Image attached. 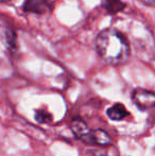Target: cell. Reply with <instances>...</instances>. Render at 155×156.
<instances>
[{
    "label": "cell",
    "instance_id": "cell-1",
    "mask_svg": "<svg viewBox=\"0 0 155 156\" xmlns=\"http://www.w3.org/2000/svg\"><path fill=\"white\" fill-rule=\"evenodd\" d=\"M95 48L98 55L110 65H122L130 58L131 47L128 38L114 28H106L98 33Z\"/></svg>",
    "mask_w": 155,
    "mask_h": 156
},
{
    "label": "cell",
    "instance_id": "cell-8",
    "mask_svg": "<svg viewBox=\"0 0 155 156\" xmlns=\"http://www.w3.org/2000/svg\"><path fill=\"white\" fill-rule=\"evenodd\" d=\"M100 4L101 8L110 15H115L122 12L125 8V4L121 0H100Z\"/></svg>",
    "mask_w": 155,
    "mask_h": 156
},
{
    "label": "cell",
    "instance_id": "cell-5",
    "mask_svg": "<svg viewBox=\"0 0 155 156\" xmlns=\"http://www.w3.org/2000/svg\"><path fill=\"white\" fill-rule=\"evenodd\" d=\"M1 41L3 48H6V50L12 51L15 48V43H16V34L11 29L10 27L2 23L1 27Z\"/></svg>",
    "mask_w": 155,
    "mask_h": 156
},
{
    "label": "cell",
    "instance_id": "cell-2",
    "mask_svg": "<svg viewBox=\"0 0 155 156\" xmlns=\"http://www.w3.org/2000/svg\"><path fill=\"white\" fill-rule=\"evenodd\" d=\"M132 101L140 111L155 107V93L145 88H136L132 94Z\"/></svg>",
    "mask_w": 155,
    "mask_h": 156
},
{
    "label": "cell",
    "instance_id": "cell-3",
    "mask_svg": "<svg viewBox=\"0 0 155 156\" xmlns=\"http://www.w3.org/2000/svg\"><path fill=\"white\" fill-rule=\"evenodd\" d=\"M54 0H25L23 9L32 14H47L53 10Z\"/></svg>",
    "mask_w": 155,
    "mask_h": 156
},
{
    "label": "cell",
    "instance_id": "cell-4",
    "mask_svg": "<svg viewBox=\"0 0 155 156\" xmlns=\"http://www.w3.org/2000/svg\"><path fill=\"white\" fill-rule=\"evenodd\" d=\"M70 129L73 135L78 139L82 140L83 142L90 144H91V136H93V129H89V126L81 119H73L70 122Z\"/></svg>",
    "mask_w": 155,
    "mask_h": 156
},
{
    "label": "cell",
    "instance_id": "cell-6",
    "mask_svg": "<svg viewBox=\"0 0 155 156\" xmlns=\"http://www.w3.org/2000/svg\"><path fill=\"white\" fill-rule=\"evenodd\" d=\"M106 115L110 118L111 120H114V121H120V120H123L124 118H126L130 113L126 111V108L124 107L123 104L121 103H116V104L112 105L111 107H108L107 111H106Z\"/></svg>",
    "mask_w": 155,
    "mask_h": 156
},
{
    "label": "cell",
    "instance_id": "cell-7",
    "mask_svg": "<svg viewBox=\"0 0 155 156\" xmlns=\"http://www.w3.org/2000/svg\"><path fill=\"white\" fill-rule=\"evenodd\" d=\"M113 144V140L111 138V136L107 134V132H105L104 129H93V136H91V144H96V146H111Z\"/></svg>",
    "mask_w": 155,
    "mask_h": 156
},
{
    "label": "cell",
    "instance_id": "cell-9",
    "mask_svg": "<svg viewBox=\"0 0 155 156\" xmlns=\"http://www.w3.org/2000/svg\"><path fill=\"white\" fill-rule=\"evenodd\" d=\"M36 120L38 122H43V123H47V122L50 121L51 119V116L49 114H47L45 111H39V112H36V116H35Z\"/></svg>",
    "mask_w": 155,
    "mask_h": 156
},
{
    "label": "cell",
    "instance_id": "cell-10",
    "mask_svg": "<svg viewBox=\"0 0 155 156\" xmlns=\"http://www.w3.org/2000/svg\"><path fill=\"white\" fill-rule=\"evenodd\" d=\"M143 3L147 4V5L150 6H155V0H140Z\"/></svg>",
    "mask_w": 155,
    "mask_h": 156
},
{
    "label": "cell",
    "instance_id": "cell-11",
    "mask_svg": "<svg viewBox=\"0 0 155 156\" xmlns=\"http://www.w3.org/2000/svg\"><path fill=\"white\" fill-rule=\"evenodd\" d=\"M1 1H3V2H5V1H11V0H1Z\"/></svg>",
    "mask_w": 155,
    "mask_h": 156
}]
</instances>
